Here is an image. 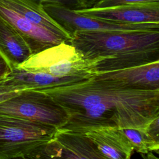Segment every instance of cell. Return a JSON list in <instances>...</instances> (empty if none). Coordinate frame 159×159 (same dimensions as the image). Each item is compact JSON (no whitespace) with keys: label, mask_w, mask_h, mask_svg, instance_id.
Segmentation results:
<instances>
[{"label":"cell","mask_w":159,"mask_h":159,"mask_svg":"<svg viewBox=\"0 0 159 159\" xmlns=\"http://www.w3.org/2000/svg\"><path fill=\"white\" fill-rule=\"evenodd\" d=\"M66 111L60 130L84 133L98 127L145 129L159 116V90L128 88L93 75L70 85L42 89Z\"/></svg>","instance_id":"1"},{"label":"cell","mask_w":159,"mask_h":159,"mask_svg":"<svg viewBox=\"0 0 159 159\" xmlns=\"http://www.w3.org/2000/svg\"><path fill=\"white\" fill-rule=\"evenodd\" d=\"M68 42L94 75L159 61V29L77 31Z\"/></svg>","instance_id":"2"},{"label":"cell","mask_w":159,"mask_h":159,"mask_svg":"<svg viewBox=\"0 0 159 159\" xmlns=\"http://www.w3.org/2000/svg\"><path fill=\"white\" fill-rule=\"evenodd\" d=\"M57 130L51 125L0 114V159L32 158L53 138Z\"/></svg>","instance_id":"3"},{"label":"cell","mask_w":159,"mask_h":159,"mask_svg":"<svg viewBox=\"0 0 159 159\" xmlns=\"http://www.w3.org/2000/svg\"><path fill=\"white\" fill-rule=\"evenodd\" d=\"M17 67L58 77L94 75L92 63L84 58L68 41H63L32 55Z\"/></svg>","instance_id":"4"},{"label":"cell","mask_w":159,"mask_h":159,"mask_svg":"<svg viewBox=\"0 0 159 159\" xmlns=\"http://www.w3.org/2000/svg\"><path fill=\"white\" fill-rule=\"evenodd\" d=\"M0 114L35 121L57 129L68 120L65 110L50 96L34 89L21 91L0 102Z\"/></svg>","instance_id":"5"},{"label":"cell","mask_w":159,"mask_h":159,"mask_svg":"<svg viewBox=\"0 0 159 159\" xmlns=\"http://www.w3.org/2000/svg\"><path fill=\"white\" fill-rule=\"evenodd\" d=\"M46 12L70 36L77 31L159 29V24H131L107 20L76 13L75 10L53 4H43Z\"/></svg>","instance_id":"6"},{"label":"cell","mask_w":159,"mask_h":159,"mask_svg":"<svg viewBox=\"0 0 159 159\" xmlns=\"http://www.w3.org/2000/svg\"><path fill=\"white\" fill-rule=\"evenodd\" d=\"M30 159H108L84 134L58 129L53 138Z\"/></svg>","instance_id":"7"},{"label":"cell","mask_w":159,"mask_h":159,"mask_svg":"<svg viewBox=\"0 0 159 159\" xmlns=\"http://www.w3.org/2000/svg\"><path fill=\"white\" fill-rule=\"evenodd\" d=\"M80 14L111 21L131 24H159V2L126 4L75 10Z\"/></svg>","instance_id":"8"},{"label":"cell","mask_w":159,"mask_h":159,"mask_svg":"<svg viewBox=\"0 0 159 159\" xmlns=\"http://www.w3.org/2000/svg\"><path fill=\"white\" fill-rule=\"evenodd\" d=\"M99 80H111L132 89L159 90V61L93 75Z\"/></svg>","instance_id":"9"},{"label":"cell","mask_w":159,"mask_h":159,"mask_svg":"<svg viewBox=\"0 0 159 159\" xmlns=\"http://www.w3.org/2000/svg\"><path fill=\"white\" fill-rule=\"evenodd\" d=\"M0 16L20 34L28 43L33 54L63 41H67L52 32L31 22L2 4H0Z\"/></svg>","instance_id":"10"},{"label":"cell","mask_w":159,"mask_h":159,"mask_svg":"<svg viewBox=\"0 0 159 159\" xmlns=\"http://www.w3.org/2000/svg\"><path fill=\"white\" fill-rule=\"evenodd\" d=\"M83 134L108 159H130L134 149L121 129L98 127L88 129Z\"/></svg>","instance_id":"11"},{"label":"cell","mask_w":159,"mask_h":159,"mask_svg":"<svg viewBox=\"0 0 159 159\" xmlns=\"http://www.w3.org/2000/svg\"><path fill=\"white\" fill-rule=\"evenodd\" d=\"M91 76H70L58 77L51 75L30 72L20 68H13L7 76L9 81L20 91L39 90L67 86L83 81Z\"/></svg>","instance_id":"12"},{"label":"cell","mask_w":159,"mask_h":159,"mask_svg":"<svg viewBox=\"0 0 159 159\" xmlns=\"http://www.w3.org/2000/svg\"><path fill=\"white\" fill-rule=\"evenodd\" d=\"M0 55L6 60L12 70L33 55L24 37L1 16Z\"/></svg>","instance_id":"13"},{"label":"cell","mask_w":159,"mask_h":159,"mask_svg":"<svg viewBox=\"0 0 159 159\" xmlns=\"http://www.w3.org/2000/svg\"><path fill=\"white\" fill-rule=\"evenodd\" d=\"M2 4L29 20L68 41L71 36L44 10L43 4L33 0H0Z\"/></svg>","instance_id":"14"},{"label":"cell","mask_w":159,"mask_h":159,"mask_svg":"<svg viewBox=\"0 0 159 159\" xmlns=\"http://www.w3.org/2000/svg\"><path fill=\"white\" fill-rule=\"evenodd\" d=\"M121 130L135 152L142 154L153 151L158 153L159 142L150 137L145 129H121Z\"/></svg>","instance_id":"15"},{"label":"cell","mask_w":159,"mask_h":159,"mask_svg":"<svg viewBox=\"0 0 159 159\" xmlns=\"http://www.w3.org/2000/svg\"><path fill=\"white\" fill-rule=\"evenodd\" d=\"M20 91H21L12 84L6 77L0 81V102L14 96Z\"/></svg>","instance_id":"16"},{"label":"cell","mask_w":159,"mask_h":159,"mask_svg":"<svg viewBox=\"0 0 159 159\" xmlns=\"http://www.w3.org/2000/svg\"><path fill=\"white\" fill-rule=\"evenodd\" d=\"M159 2V0H99L93 7H105L126 4Z\"/></svg>","instance_id":"17"},{"label":"cell","mask_w":159,"mask_h":159,"mask_svg":"<svg viewBox=\"0 0 159 159\" xmlns=\"http://www.w3.org/2000/svg\"><path fill=\"white\" fill-rule=\"evenodd\" d=\"M42 4H53L64 6L70 9L78 10L80 9L77 0H33Z\"/></svg>","instance_id":"18"},{"label":"cell","mask_w":159,"mask_h":159,"mask_svg":"<svg viewBox=\"0 0 159 159\" xmlns=\"http://www.w3.org/2000/svg\"><path fill=\"white\" fill-rule=\"evenodd\" d=\"M145 130L154 140L159 142V116L152 120L145 128Z\"/></svg>","instance_id":"19"},{"label":"cell","mask_w":159,"mask_h":159,"mask_svg":"<svg viewBox=\"0 0 159 159\" xmlns=\"http://www.w3.org/2000/svg\"><path fill=\"white\" fill-rule=\"evenodd\" d=\"M11 71L12 69L7 62L0 55V81L4 80Z\"/></svg>","instance_id":"20"},{"label":"cell","mask_w":159,"mask_h":159,"mask_svg":"<svg viewBox=\"0 0 159 159\" xmlns=\"http://www.w3.org/2000/svg\"><path fill=\"white\" fill-rule=\"evenodd\" d=\"M99 1V0H77L80 7L79 9L93 7Z\"/></svg>","instance_id":"21"},{"label":"cell","mask_w":159,"mask_h":159,"mask_svg":"<svg viewBox=\"0 0 159 159\" xmlns=\"http://www.w3.org/2000/svg\"><path fill=\"white\" fill-rule=\"evenodd\" d=\"M145 154H146V155H144L143 154L141 153L143 159H158V158L155 157L152 152H149Z\"/></svg>","instance_id":"22"},{"label":"cell","mask_w":159,"mask_h":159,"mask_svg":"<svg viewBox=\"0 0 159 159\" xmlns=\"http://www.w3.org/2000/svg\"><path fill=\"white\" fill-rule=\"evenodd\" d=\"M12 159H30L28 157H17V158H14Z\"/></svg>","instance_id":"23"}]
</instances>
